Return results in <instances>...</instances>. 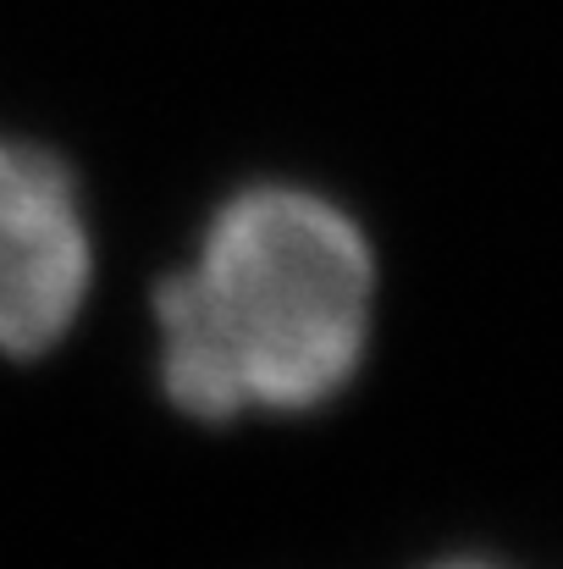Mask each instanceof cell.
Here are the masks:
<instances>
[{"mask_svg":"<svg viewBox=\"0 0 563 569\" xmlns=\"http://www.w3.org/2000/svg\"><path fill=\"white\" fill-rule=\"evenodd\" d=\"M94 277V243L78 178L44 144L0 133V355L56 349Z\"/></svg>","mask_w":563,"mask_h":569,"instance_id":"7a4b0ae2","label":"cell"},{"mask_svg":"<svg viewBox=\"0 0 563 569\" xmlns=\"http://www.w3.org/2000/svg\"><path fill=\"white\" fill-rule=\"evenodd\" d=\"M375 260L360 221L310 189L260 183L155 288L161 387L193 420L299 415L338 398L371 343Z\"/></svg>","mask_w":563,"mask_h":569,"instance_id":"6da1fadb","label":"cell"}]
</instances>
